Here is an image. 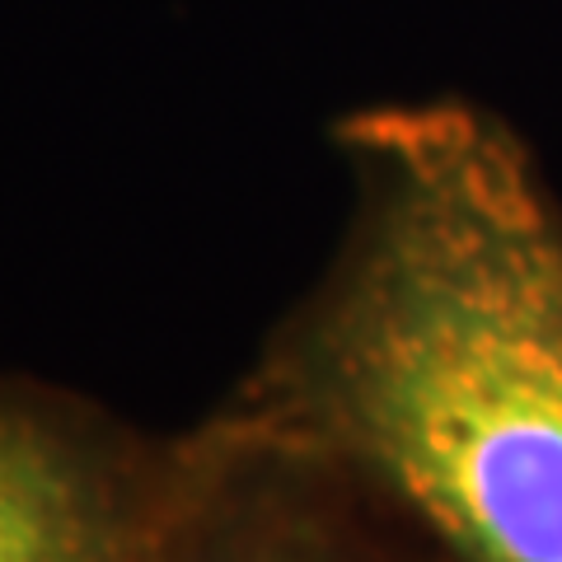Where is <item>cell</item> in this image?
Segmentation results:
<instances>
[{
  "label": "cell",
  "instance_id": "6da1fadb",
  "mask_svg": "<svg viewBox=\"0 0 562 562\" xmlns=\"http://www.w3.org/2000/svg\"><path fill=\"white\" fill-rule=\"evenodd\" d=\"M357 231L281 361V422L454 562H562V202L473 109L347 127Z\"/></svg>",
  "mask_w": 562,
  "mask_h": 562
},
{
  "label": "cell",
  "instance_id": "7a4b0ae2",
  "mask_svg": "<svg viewBox=\"0 0 562 562\" xmlns=\"http://www.w3.org/2000/svg\"><path fill=\"white\" fill-rule=\"evenodd\" d=\"M0 562H136L103 479L20 413H0Z\"/></svg>",
  "mask_w": 562,
  "mask_h": 562
},
{
  "label": "cell",
  "instance_id": "3957f363",
  "mask_svg": "<svg viewBox=\"0 0 562 562\" xmlns=\"http://www.w3.org/2000/svg\"><path fill=\"white\" fill-rule=\"evenodd\" d=\"M277 562H281V558H277ZM286 562H291V558H286Z\"/></svg>",
  "mask_w": 562,
  "mask_h": 562
}]
</instances>
